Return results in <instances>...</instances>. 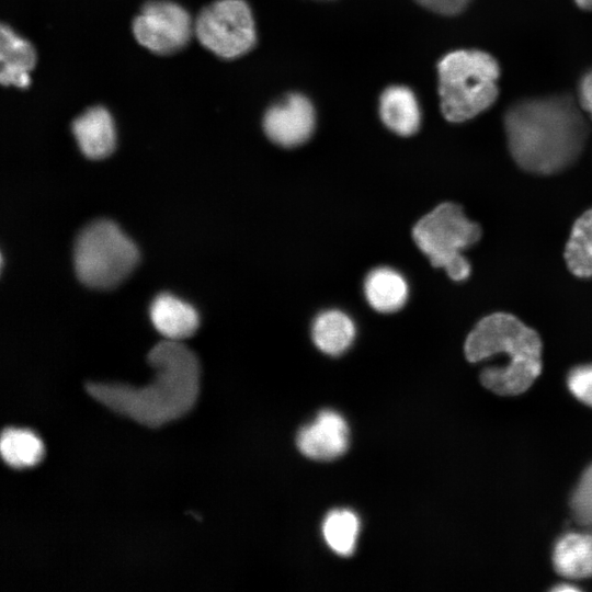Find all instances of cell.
Wrapping results in <instances>:
<instances>
[{
	"instance_id": "6da1fadb",
	"label": "cell",
	"mask_w": 592,
	"mask_h": 592,
	"mask_svg": "<svg viewBox=\"0 0 592 592\" xmlns=\"http://www.w3.org/2000/svg\"><path fill=\"white\" fill-rule=\"evenodd\" d=\"M147 358L156 372L146 386L89 382L84 388L110 410L148 428H159L193 408L200 391V362L182 341L168 339L157 343Z\"/></svg>"
},
{
	"instance_id": "7a4b0ae2",
	"label": "cell",
	"mask_w": 592,
	"mask_h": 592,
	"mask_svg": "<svg viewBox=\"0 0 592 592\" xmlns=\"http://www.w3.org/2000/svg\"><path fill=\"white\" fill-rule=\"evenodd\" d=\"M508 147L516 164L535 174H554L580 156L589 126L568 95L527 99L504 116Z\"/></svg>"
},
{
	"instance_id": "3957f363",
	"label": "cell",
	"mask_w": 592,
	"mask_h": 592,
	"mask_svg": "<svg viewBox=\"0 0 592 592\" xmlns=\"http://www.w3.org/2000/svg\"><path fill=\"white\" fill-rule=\"evenodd\" d=\"M464 350L471 363L501 355L500 365L480 372L481 384L497 395L524 392L542 372L538 333L511 314L494 312L480 319L467 335Z\"/></svg>"
},
{
	"instance_id": "277c9868",
	"label": "cell",
	"mask_w": 592,
	"mask_h": 592,
	"mask_svg": "<svg viewBox=\"0 0 592 592\" xmlns=\"http://www.w3.org/2000/svg\"><path fill=\"white\" fill-rule=\"evenodd\" d=\"M500 69L497 60L478 49H457L437 64L440 106L452 123L474 118L498 98Z\"/></svg>"
},
{
	"instance_id": "5b68a950",
	"label": "cell",
	"mask_w": 592,
	"mask_h": 592,
	"mask_svg": "<svg viewBox=\"0 0 592 592\" xmlns=\"http://www.w3.org/2000/svg\"><path fill=\"white\" fill-rule=\"evenodd\" d=\"M139 260L137 246L112 220L96 219L77 236L73 266L86 286L109 289L117 286Z\"/></svg>"
},
{
	"instance_id": "8992f818",
	"label": "cell",
	"mask_w": 592,
	"mask_h": 592,
	"mask_svg": "<svg viewBox=\"0 0 592 592\" xmlns=\"http://www.w3.org/2000/svg\"><path fill=\"white\" fill-rule=\"evenodd\" d=\"M412 237L433 266L444 269L459 282L470 274V264L462 252L479 241L481 228L466 217L460 205L445 202L414 225Z\"/></svg>"
},
{
	"instance_id": "52a82bcc",
	"label": "cell",
	"mask_w": 592,
	"mask_h": 592,
	"mask_svg": "<svg viewBox=\"0 0 592 592\" xmlns=\"http://www.w3.org/2000/svg\"><path fill=\"white\" fill-rule=\"evenodd\" d=\"M194 36L219 58H239L257 43L252 10L246 0H215L195 16Z\"/></svg>"
},
{
	"instance_id": "ba28073f",
	"label": "cell",
	"mask_w": 592,
	"mask_h": 592,
	"mask_svg": "<svg viewBox=\"0 0 592 592\" xmlns=\"http://www.w3.org/2000/svg\"><path fill=\"white\" fill-rule=\"evenodd\" d=\"M132 32L140 46L155 55L169 56L190 43L194 20L183 5L172 0H148L133 19Z\"/></svg>"
},
{
	"instance_id": "9c48e42d",
	"label": "cell",
	"mask_w": 592,
	"mask_h": 592,
	"mask_svg": "<svg viewBox=\"0 0 592 592\" xmlns=\"http://www.w3.org/2000/svg\"><path fill=\"white\" fill-rule=\"evenodd\" d=\"M262 125L266 137L275 145L284 148L300 146L315 132V106L303 93H287L266 109Z\"/></svg>"
},
{
	"instance_id": "30bf717a",
	"label": "cell",
	"mask_w": 592,
	"mask_h": 592,
	"mask_svg": "<svg viewBox=\"0 0 592 592\" xmlns=\"http://www.w3.org/2000/svg\"><path fill=\"white\" fill-rule=\"evenodd\" d=\"M297 447L315 460H332L342 456L350 443V431L344 418L333 410H322L297 434Z\"/></svg>"
},
{
	"instance_id": "8fae6325",
	"label": "cell",
	"mask_w": 592,
	"mask_h": 592,
	"mask_svg": "<svg viewBox=\"0 0 592 592\" xmlns=\"http://www.w3.org/2000/svg\"><path fill=\"white\" fill-rule=\"evenodd\" d=\"M71 132L80 151L89 159H104L115 149V124L105 106L86 109L72 121Z\"/></svg>"
},
{
	"instance_id": "7c38bea8",
	"label": "cell",
	"mask_w": 592,
	"mask_h": 592,
	"mask_svg": "<svg viewBox=\"0 0 592 592\" xmlns=\"http://www.w3.org/2000/svg\"><path fill=\"white\" fill-rule=\"evenodd\" d=\"M0 82L4 87L26 89L36 65V52L30 41L19 35L10 25L0 26Z\"/></svg>"
},
{
	"instance_id": "4fadbf2b",
	"label": "cell",
	"mask_w": 592,
	"mask_h": 592,
	"mask_svg": "<svg viewBox=\"0 0 592 592\" xmlns=\"http://www.w3.org/2000/svg\"><path fill=\"white\" fill-rule=\"evenodd\" d=\"M378 113L383 124L399 136H412L420 129V104L407 86L387 87L379 96Z\"/></svg>"
},
{
	"instance_id": "5bb4252c",
	"label": "cell",
	"mask_w": 592,
	"mask_h": 592,
	"mask_svg": "<svg viewBox=\"0 0 592 592\" xmlns=\"http://www.w3.org/2000/svg\"><path fill=\"white\" fill-rule=\"evenodd\" d=\"M149 316L156 330L164 339L174 341L194 334L200 323L196 309L169 293H161L153 298Z\"/></svg>"
},
{
	"instance_id": "9a60e30c",
	"label": "cell",
	"mask_w": 592,
	"mask_h": 592,
	"mask_svg": "<svg viewBox=\"0 0 592 592\" xmlns=\"http://www.w3.org/2000/svg\"><path fill=\"white\" fill-rule=\"evenodd\" d=\"M553 565L557 573L568 579L592 577V532H569L558 538Z\"/></svg>"
},
{
	"instance_id": "2e32d148",
	"label": "cell",
	"mask_w": 592,
	"mask_h": 592,
	"mask_svg": "<svg viewBox=\"0 0 592 592\" xmlns=\"http://www.w3.org/2000/svg\"><path fill=\"white\" fill-rule=\"evenodd\" d=\"M364 294L372 308L394 312L403 307L409 295L406 278L396 270L380 266L372 270L364 282Z\"/></svg>"
},
{
	"instance_id": "e0dca14e",
	"label": "cell",
	"mask_w": 592,
	"mask_h": 592,
	"mask_svg": "<svg viewBox=\"0 0 592 592\" xmlns=\"http://www.w3.org/2000/svg\"><path fill=\"white\" fill-rule=\"evenodd\" d=\"M355 334L356 327L352 318L338 309L320 312L311 327L315 345L332 356L343 354L352 345Z\"/></svg>"
},
{
	"instance_id": "ac0fdd59",
	"label": "cell",
	"mask_w": 592,
	"mask_h": 592,
	"mask_svg": "<svg viewBox=\"0 0 592 592\" xmlns=\"http://www.w3.org/2000/svg\"><path fill=\"white\" fill-rule=\"evenodd\" d=\"M0 453L8 466L21 469L38 464L44 455V446L32 431L8 428L1 433Z\"/></svg>"
},
{
	"instance_id": "d6986e66",
	"label": "cell",
	"mask_w": 592,
	"mask_h": 592,
	"mask_svg": "<svg viewBox=\"0 0 592 592\" xmlns=\"http://www.w3.org/2000/svg\"><path fill=\"white\" fill-rule=\"evenodd\" d=\"M563 257L573 275L592 277V208L574 221Z\"/></svg>"
},
{
	"instance_id": "ffe728a7",
	"label": "cell",
	"mask_w": 592,
	"mask_h": 592,
	"mask_svg": "<svg viewBox=\"0 0 592 592\" xmlns=\"http://www.w3.org/2000/svg\"><path fill=\"white\" fill-rule=\"evenodd\" d=\"M360 520L350 510H333L322 523V535L332 551L339 556H351L356 547Z\"/></svg>"
},
{
	"instance_id": "44dd1931",
	"label": "cell",
	"mask_w": 592,
	"mask_h": 592,
	"mask_svg": "<svg viewBox=\"0 0 592 592\" xmlns=\"http://www.w3.org/2000/svg\"><path fill=\"white\" fill-rule=\"evenodd\" d=\"M570 509L579 525L592 528V464L583 471L572 492Z\"/></svg>"
},
{
	"instance_id": "7402d4cb",
	"label": "cell",
	"mask_w": 592,
	"mask_h": 592,
	"mask_svg": "<svg viewBox=\"0 0 592 592\" xmlns=\"http://www.w3.org/2000/svg\"><path fill=\"white\" fill-rule=\"evenodd\" d=\"M567 385L578 400L592 407V364L572 368L568 374Z\"/></svg>"
},
{
	"instance_id": "603a6c76",
	"label": "cell",
	"mask_w": 592,
	"mask_h": 592,
	"mask_svg": "<svg viewBox=\"0 0 592 592\" xmlns=\"http://www.w3.org/2000/svg\"><path fill=\"white\" fill-rule=\"evenodd\" d=\"M424 9L442 14L456 15L463 12L471 0H415Z\"/></svg>"
},
{
	"instance_id": "cb8c5ba5",
	"label": "cell",
	"mask_w": 592,
	"mask_h": 592,
	"mask_svg": "<svg viewBox=\"0 0 592 592\" xmlns=\"http://www.w3.org/2000/svg\"><path fill=\"white\" fill-rule=\"evenodd\" d=\"M579 101L581 107L589 112L592 118V70L588 72L580 82Z\"/></svg>"
},
{
	"instance_id": "d4e9b609",
	"label": "cell",
	"mask_w": 592,
	"mask_h": 592,
	"mask_svg": "<svg viewBox=\"0 0 592 592\" xmlns=\"http://www.w3.org/2000/svg\"><path fill=\"white\" fill-rule=\"evenodd\" d=\"M574 1L580 8L592 11V0H574Z\"/></svg>"
},
{
	"instance_id": "484cf974",
	"label": "cell",
	"mask_w": 592,
	"mask_h": 592,
	"mask_svg": "<svg viewBox=\"0 0 592 592\" xmlns=\"http://www.w3.org/2000/svg\"><path fill=\"white\" fill-rule=\"evenodd\" d=\"M554 590H556V591H563V590L573 591V590H578V588L566 584V585H563V587H562V585H558V587H556Z\"/></svg>"
},
{
	"instance_id": "4316f807",
	"label": "cell",
	"mask_w": 592,
	"mask_h": 592,
	"mask_svg": "<svg viewBox=\"0 0 592 592\" xmlns=\"http://www.w3.org/2000/svg\"><path fill=\"white\" fill-rule=\"evenodd\" d=\"M321 1H332V0H321Z\"/></svg>"
}]
</instances>
